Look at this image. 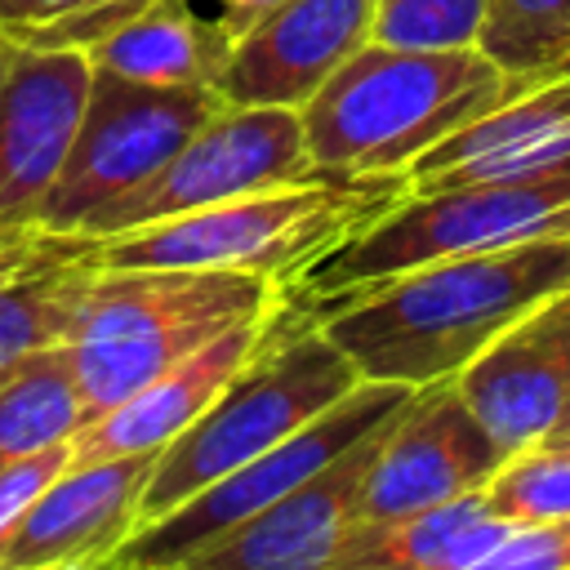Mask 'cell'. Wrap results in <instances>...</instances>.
I'll list each match as a JSON object with an SVG mask.
<instances>
[{
  "label": "cell",
  "mask_w": 570,
  "mask_h": 570,
  "mask_svg": "<svg viewBox=\"0 0 570 570\" xmlns=\"http://www.w3.org/2000/svg\"><path fill=\"white\" fill-rule=\"evenodd\" d=\"M570 285V236L423 263L414 272L298 303L361 379L428 387L459 379L508 325Z\"/></svg>",
  "instance_id": "6da1fadb"
},
{
  "label": "cell",
  "mask_w": 570,
  "mask_h": 570,
  "mask_svg": "<svg viewBox=\"0 0 570 570\" xmlns=\"http://www.w3.org/2000/svg\"><path fill=\"white\" fill-rule=\"evenodd\" d=\"M521 94L481 49L361 45L307 102L303 142L330 174H405L428 147Z\"/></svg>",
  "instance_id": "7a4b0ae2"
},
{
  "label": "cell",
  "mask_w": 570,
  "mask_h": 570,
  "mask_svg": "<svg viewBox=\"0 0 570 570\" xmlns=\"http://www.w3.org/2000/svg\"><path fill=\"white\" fill-rule=\"evenodd\" d=\"M94 267V263H89ZM285 285L223 267H94L62 343L89 419L200 352L223 330L276 312Z\"/></svg>",
  "instance_id": "3957f363"
},
{
  "label": "cell",
  "mask_w": 570,
  "mask_h": 570,
  "mask_svg": "<svg viewBox=\"0 0 570 570\" xmlns=\"http://www.w3.org/2000/svg\"><path fill=\"white\" fill-rule=\"evenodd\" d=\"M410 191V174H312L151 227L89 240L94 267H223L289 285Z\"/></svg>",
  "instance_id": "277c9868"
},
{
  "label": "cell",
  "mask_w": 570,
  "mask_h": 570,
  "mask_svg": "<svg viewBox=\"0 0 570 570\" xmlns=\"http://www.w3.org/2000/svg\"><path fill=\"white\" fill-rule=\"evenodd\" d=\"M361 383L347 352L285 294L258 352L232 383L156 454L138 499V525L160 521L218 476L294 436Z\"/></svg>",
  "instance_id": "5b68a950"
},
{
  "label": "cell",
  "mask_w": 570,
  "mask_h": 570,
  "mask_svg": "<svg viewBox=\"0 0 570 570\" xmlns=\"http://www.w3.org/2000/svg\"><path fill=\"white\" fill-rule=\"evenodd\" d=\"M543 236H570V165L539 178L405 191L370 227L312 258L285 294L294 303H321L423 263L490 254Z\"/></svg>",
  "instance_id": "8992f818"
},
{
  "label": "cell",
  "mask_w": 570,
  "mask_h": 570,
  "mask_svg": "<svg viewBox=\"0 0 570 570\" xmlns=\"http://www.w3.org/2000/svg\"><path fill=\"white\" fill-rule=\"evenodd\" d=\"M218 89H151L94 71L71 151L36 214L40 232L76 236L102 205L147 183L214 111Z\"/></svg>",
  "instance_id": "52a82bcc"
},
{
  "label": "cell",
  "mask_w": 570,
  "mask_h": 570,
  "mask_svg": "<svg viewBox=\"0 0 570 570\" xmlns=\"http://www.w3.org/2000/svg\"><path fill=\"white\" fill-rule=\"evenodd\" d=\"M321 174L303 142V116L294 107H232L223 102L147 183L102 205L76 236L102 240L134 227H151L178 214L223 205L232 196L303 183Z\"/></svg>",
  "instance_id": "ba28073f"
},
{
  "label": "cell",
  "mask_w": 570,
  "mask_h": 570,
  "mask_svg": "<svg viewBox=\"0 0 570 570\" xmlns=\"http://www.w3.org/2000/svg\"><path fill=\"white\" fill-rule=\"evenodd\" d=\"M410 396H414V387H405V383L361 379L338 405H330L325 414H316L312 423H303L294 436H285L281 445H272L258 459L240 463L236 472L218 476L214 485H205L200 494H191L187 503H178L174 512H165L160 521L134 530L111 552L107 566H160V570H174L187 552H196L214 534L240 525L245 517L263 512L267 503H276L281 494H289L298 481H307L316 468H325L334 454H343L365 432H374L379 423H387Z\"/></svg>",
  "instance_id": "9c48e42d"
},
{
  "label": "cell",
  "mask_w": 570,
  "mask_h": 570,
  "mask_svg": "<svg viewBox=\"0 0 570 570\" xmlns=\"http://www.w3.org/2000/svg\"><path fill=\"white\" fill-rule=\"evenodd\" d=\"M508 450L476 423L454 379L414 387V396L392 414L374 463L361 481L356 525L410 517L463 494L485 490Z\"/></svg>",
  "instance_id": "30bf717a"
},
{
  "label": "cell",
  "mask_w": 570,
  "mask_h": 570,
  "mask_svg": "<svg viewBox=\"0 0 570 570\" xmlns=\"http://www.w3.org/2000/svg\"><path fill=\"white\" fill-rule=\"evenodd\" d=\"M89 85V53L0 31V227H36L80 129Z\"/></svg>",
  "instance_id": "8fae6325"
},
{
  "label": "cell",
  "mask_w": 570,
  "mask_h": 570,
  "mask_svg": "<svg viewBox=\"0 0 570 570\" xmlns=\"http://www.w3.org/2000/svg\"><path fill=\"white\" fill-rule=\"evenodd\" d=\"M387 423L365 432L356 445L334 454L325 468H316L263 512L187 552L174 570H325L356 525L361 481Z\"/></svg>",
  "instance_id": "7c38bea8"
},
{
  "label": "cell",
  "mask_w": 570,
  "mask_h": 570,
  "mask_svg": "<svg viewBox=\"0 0 570 570\" xmlns=\"http://www.w3.org/2000/svg\"><path fill=\"white\" fill-rule=\"evenodd\" d=\"M454 387L508 454L548 441L570 405V285L508 325Z\"/></svg>",
  "instance_id": "4fadbf2b"
},
{
  "label": "cell",
  "mask_w": 570,
  "mask_h": 570,
  "mask_svg": "<svg viewBox=\"0 0 570 570\" xmlns=\"http://www.w3.org/2000/svg\"><path fill=\"white\" fill-rule=\"evenodd\" d=\"M370 18L374 0H285L232 40L214 89L232 107L303 111V102L370 45Z\"/></svg>",
  "instance_id": "5bb4252c"
},
{
  "label": "cell",
  "mask_w": 570,
  "mask_h": 570,
  "mask_svg": "<svg viewBox=\"0 0 570 570\" xmlns=\"http://www.w3.org/2000/svg\"><path fill=\"white\" fill-rule=\"evenodd\" d=\"M156 454L67 463L0 539V570H36L67 561L107 566L111 552L138 525V499L156 468Z\"/></svg>",
  "instance_id": "9a60e30c"
},
{
  "label": "cell",
  "mask_w": 570,
  "mask_h": 570,
  "mask_svg": "<svg viewBox=\"0 0 570 570\" xmlns=\"http://www.w3.org/2000/svg\"><path fill=\"white\" fill-rule=\"evenodd\" d=\"M570 165V76L521 89L472 125L428 147L405 174L410 191H436L459 183L539 178Z\"/></svg>",
  "instance_id": "2e32d148"
},
{
  "label": "cell",
  "mask_w": 570,
  "mask_h": 570,
  "mask_svg": "<svg viewBox=\"0 0 570 570\" xmlns=\"http://www.w3.org/2000/svg\"><path fill=\"white\" fill-rule=\"evenodd\" d=\"M272 316L276 312L223 330L218 338H209L187 361L169 365L165 374H156L138 392H129L125 401L102 410L98 419H89L71 436V463H102V459H120V454H156L160 445H169L232 383V374L258 352V343L272 330Z\"/></svg>",
  "instance_id": "e0dca14e"
},
{
  "label": "cell",
  "mask_w": 570,
  "mask_h": 570,
  "mask_svg": "<svg viewBox=\"0 0 570 570\" xmlns=\"http://www.w3.org/2000/svg\"><path fill=\"white\" fill-rule=\"evenodd\" d=\"M94 71L151 89H214L232 40L196 0H147L134 18L85 49Z\"/></svg>",
  "instance_id": "ac0fdd59"
},
{
  "label": "cell",
  "mask_w": 570,
  "mask_h": 570,
  "mask_svg": "<svg viewBox=\"0 0 570 570\" xmlns=\"http://www.w3.org/2000/svg\"><path fill=\"white\" fill-rule=\"evenodd\" d=\"M512 521H499L481 490L387 521H361L325 570H463Z\"/></svg>",
  "instance_id": "d6986e66"
},
{
  "label": "cell",
  "mask_w": 570,
  "mask_h": 570,
  "mask_svg": "<svg viewBox=\"0 0 570 570\" xmlns=\"http://www.w3.org/2000/svg\"><path fill=\"white\" fill-rule=\"evenodd\" d=\"M89 272V236H53L40 258L0 276V379L71 338Z\"/></svg>",
  "instance_id": "ffe728a7"
},
{
  "label": "cell",
  "mask_w": 570,
  "mask_h": 570,
  "mask_svg": "<svg viewBox=\"0 0 570 570\" xmlns=\"http://www.w3.org/2000/svg\"><path fill=\"white\" fill-rule=\"evenodd\" d=\"M89 423L62 347H49L0 379V468L71 441Z\"/></svg>",
  "instance_id": "44dd1931"
},
{
  "label": "cell",
  "mask_w": 570,
  "mask_h": 570,
  "mask_svg": "<svg viewBox=\"0 0 570 570\" xmlns=\"http://www.w3.org/2000/svg\"><path fill=\"white\" fill-rule=\"evenodd\" d=\"M476 49L517 89L570 76V0H485Z\"/></svg>",
  "instance_id": "7402d4cb"
},
{
  "label": "cell",
  "mask_w": 570,
  "mask_h": 570,
  "mask_svg": "<svg viewBox=\"0 0 570 570\" xmlns=\"http://www.w3.org/2000/svg\"><path fill=\"white\" fill-rule=\"evenodd\" d=\"M485 508L512 525H543L570 517V454L561 445H525L499 463L481 490Z\"/></svg>",
  "instance_id": "603a6c76"
},
{
  "label": "cell",
  "mask_w": 570,
  "mask_h": 570,
  "mask_svg": "<svg viewBox=\"0 0 570 570\" xmlns=\"http://www.w3.org/2000/svg\"><path fill=\"white\" fill-rule=\"evenodd\" d=\"M147 0H0V31L45 49H89Z\"/></svg>",
  "instance_id": "cb8c5ba5"
},
{
  "label": "cell",
  "mask_w": 570,
  "mask_h": 570,
  "mask_svg": "<svg viewBox=\"0 0 570 570\" xmlns=\"http://www.w3.org/2000/svg\"><path fill=\"white\" fill-rule=\"evenodd\" d=\"M485 0H374L370 45L387 49H476Z\"/></svg>",
  "instance_id": "d4e9b609"
},
{
  "label": "cell",
  "mask_w": 570,
  "mask_h": 570,
  "mask_svg": "<svg viewBox=\"0 0 570 570\" xmlns=\"http://www.w3.org/2000/svg\"><path fill=\"white\" fill-rule=\"evenodd\" d=\"M463 570H570V525H508L476 561Z\"/></svg>",
  "instance_id": "484cf974"
},
{
  "label": "cell",
  "mask_w": 570,
  "mask_h": 570,
  "mask_svg": "<svg viewBox=\"0 0 570 570\" xmlns=\"http://www.w3.org/2000/svg\"><path fill=\"white\" fill-rule=\"evenodd\" d=\"M71 463V441L62 445H49L31 459H18L9 468H0V539L13 530V521L27 512V503Z\"/></svg>",
  "instance_id": "4316f807"
},
{
  "label": "cell",
  "mask_w": 570,
  "mask_h": 570,
  "mask_svg": "<svg viewBox=\"0 0 570 570\" xmlns=\"http://www.w3.org/2000/svg\"><path fill=\"white\" fill-rule=\"evenodd\" d=\"M285 0H214V18H218V27L227 31V40H240L254 22H263L272 9H281Z\"/></svg>",
  "instance_id": "83f0119b"
},
{
  "label": "cell",
  "mask_w": 570,
  "mask_h": 570,
  "mask_svg": "<svg viewBox=\"0 0 570 570\" xmlns=\"http://www.w3.org/2000/svg\"><path fill=\"white\" fill-rule=\"evenodd\" d=\"M36 570H102V566H80V561H67V566H36Z\"/></svg>",
  "instance_id": "f1b7e54d"
},
{
  "label": "cell",
  "mask_w": 570,
  "mask_h": 570,
  "mask_svg": "<svg viewBox=\"0 0 570 570\" xmlns=\"http://www.w3.org/2000/svg\"><path fill=\"white\" fill-rule=\"evenodd\" d=\"M548 445H561V450L570 454V432H561V436H548Z\"/></svg>",
  "instance_id": "f546056e"
},
{
  "label": "cell",
  "mask_w": 570,
  "mask_h": 570,
  "mask_svg": "<svg viewBox=\"0 0 570 570\" xmlns=\"http://www.w3.org/2000/svg\"><path fill=\"white\" fill-rule=\"evenodd\" d=\"M102 570H160V566H102Z\"/></svg>",
  "instance_id": "4dcf8cb0"
},
{
  "label": "cell",
  "mask_w": 570,
  "mask_h": 570,
  "mask_svg": "<svg viewBox=\"0 0 570 570\" xmlns=\"http://www.w3.org/2000/svg\"><path fill=\"white\" fill-rule=\"evenodd\" d=\"M561 432H570V405H566V419H561V428H557L552 436H561Z\"/></svg>",
  "instance_id": "1f68e13d"
},
{
  "label": "cell",
  "mask_w": 570,
  "mask_h": 570,
  "mask_svg": "<svg viewBox=\"0 0 570 570\" xmlns=\"http://www.w3.org/2000/svg\"><path fill=\"white\" fill-rule=\"evenodd\" d=\"M566 525H570V517H566Z\"/></svg>",
  "instance_id": "d6a6232c"
}]
</instances>
